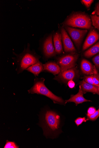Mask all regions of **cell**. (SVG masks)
Masks as SVG:
<instances>
[{"instance_id":"6da1fadb","label":"cell","mask_w":99,"mask_h":148,"mask_svg":"<svg viewBox=\"0 0 99 148\" xmlns=\"http://www.w3.org/2000/svg\"><path fill=\"white\" fill-rule=\"evenodd\" d=\"M13 54L16 57L14 58L17 68L16 70L18 74L26 70L29 67L37 62L40 58L35 51L30 49V45L27 44V47H25L23 51L18 55L13 52Z\"/></svg>"},{"instance_id":"7a4b0ae2","label":"cell","mask_w":99,"mask_h":148,"mask_svg":"<svg viewBox=\"0 0 99 148\" xmlns=\"http://www.w3.org/2000/svg\"><path fill=\"white\" fill-rule=\"evenodd\" d=\"M42 122L45 136L57 135L59 133L60 116L55 112L47 111L44 115Z\"/></svg>"},{"instance_id":"3957f363","label":"cell","mask_w":99,"mask_h":148,"mask_svg":"<svg viewBox=\"0 0 99 148\" xmlns=\"http://www.w3.org/2000/svg\"><path fill=\"white\" fill-rule=\"evenodd\" d=\"M45 79L43 78H36L33 87L28 90L29 93H36L45 96L51 99L55 103L64 105L65 101L62 99L54 95L46 86Z\"/></svg>"},{"instance_id":"277c9868","label":"cell","mask_w":99,"mask_h":148,"mask_svg":"<svg viewBox=\"0 0 99 148\" xmlns=\"http://www.w3.org/2000/svg\"><path fill=\"white\" fill-rule=\"evenodd\" d=\"M64 26L89 29L91 27V19L83 13H76L68 17L63 23Z\"/></svg>"},{"instance_id":"5b68a950","label":"cell","mask_w":99,"mask_h":148,"mask_svg":"<svg viewBox=\"0 0 99 148\" xmlns=\"http://www.w3.org/2000/svg\"><path fill=\"white\" fill-rule=\"evenodd\" d=\"M78 57L77 54L73 53L59 58L57 63L60 67L61 72L75 68Z\"/></svg>"},{"instance_id":"8992f818","label":"cell","mask_w":99,"mask_h":148,"mask_svg":"<svg viewBox=\"0 0 99 148\" xmlns=\"http://www.w3.org/2000/svg\"><path fill=\"white\" fill-rule=\"evenodd\" d=\"M71 37L77 47L79 48L84 36L88 32L87 30H80L73 28L68 26H64Z\"/></svg>"},{"instance_id":"52a82bcc","label":"cell","mask_w":99,"mask_h":148,"mask_svg":"<svg viewBox=\"0 0 99 148\" xmlns=\"http://www.w3.org/2000/svg\"><path fill=\"white\" fill-rule=\"evenodd\" d=\"M42 49L44 56L46 58H50L55 56L52 34H50L44 39L42 45Z\"/></svg>"},{"instance_id":"ba28073f","label":"cell","mask_w":99,"mask_h":148,"mask_svg":"<svg viewBox=\"0 0 99 148\" xmlns=\"http://www.w3.org/2000/svg\"><path fill=\"white\" fill-rule=\"evenodd\" d=\"M77 74V71L74 68L61 72L57 76H55L54 79L67 83L69 81L74 79Z\"/></svg>"},{"instance_id":"9c48e42d","label":"cell","mask_w":99,"mask_h":148,"mask_svg":"<svg viewBox=\"0 0 99 148\" xmlns=\"http://www.w3.org/2000/svg\"><path fill=\"white\" fill-rule=\"evenodd\" d=\"M62 41L64 51L66 52H75L76 50L70 37L64 27L61 29Z\"/></svg>"},{"instance_id":"30bf717a","label":"cell","mask_w":99,"mask_h":148,"mask_svg":"<svg viewBox=\"0 0 99 148\" xmlns=\"http://www.w3.org/2000/svg\"><path fill=\"white\" fill-rule=\"evenodd\" d=\"M99 39V34L94 29H91L82 47L84 51L88 49L97 42Z\"/></svg>"},{"instance_id":"8fae6325","label":"cell","mask_w":99,"mask_h":148,"mask_svg":"<svg viewBox=\"0 0 99 148\" xmlns=\"http://www.w3.org/2000/svg\"><path fill=\"white\" fill-rule=\"evenodd\" d=\"M53 41L56 54H61L63 53L62 35L57 32L53 34Z\"/></svg>"},{"instance_id":"7c38bea8","label":"cell","mask_w":99,"mask_h":148,"mask_svg":"<svg viewBox=\"0 0 99 148\" xmlns=\"http://www.w3.org/2000/svg\"><path fill=\"white\" fill-rule=\"evenodd\" d=\"M79 90L78 93L76 95H72L71 96L70 98L68 100H65V104L67 103L73 102L75 103L76 106L84 102L91 101L85 99L83 97L84 93L82 90L81 86H80Z\"/></svg>"},{"instance_id":"4fadbf2b","label":"cell","mask_w":99,"mask_h":148,"mask_svg":"<svg viewBox=\"0 0 99 148\" xmlns=\"http://www.w3.org/2000/svg\"><path fill=\"white\" fill-rule=\"evenodd\" d=\"M44 71L55 75H59L61 72L60 66L55 62H49L44 64Z\"/></svg>"},{"instance_id":"5bb4252c","label":"cell","mask_w":99,"mask_h":148,"mask_svg":"<svg viewBox=\"0 0 99 148\" xmlns=\"http://www.w3.org/2000/svg\"><path fill=\"white\" fill-rule=\"evenodd\" d=\"M81 69L82 73L85 75H90L94 73V66L86 60L83 59L82 60L81 64Z\"/></svg>"},{"instance_id":"9a60e30c","label":"cell","mask_w":99,"mask_h":148,"mask_svg":"<svg viewBox=\"0 0 99 148\" xmlns=\"http://www.w3.org/2000/svg\"><path fill=\"white\" fill-rule=\"evenodd\" d=\"M80 86L84 92H90L99 95V87L88 84L83 79L80 83Z\"/></svg>"},{"instance_id":"2e32d148","label":"cell","mask_w":99,"mask_h":148,"mask_svg":"<svg viewBox=\"0 0 99 148\" xmlns=\"http://www.w3.org/2000/svg\"><path fill=\"white\" fill-rule=\"evenodd\" d=\"M26 70L32 73L35 76H38L40 73L44 71V64L39 61L29 67Z\"/></svg>"},{"instance_id":"e0dca14e","label":"cell","mask_w":99,"mask_h":148,"mask_svg":"<svg viewBox=\"0 0 99 148\" xmlns=\"http://www.w3.org/2000/svg\"><path fill=\"white\" fill-rule=\"evenodd\" d=\"M99 53V42L86 51L84 56L87 58H90Z\"/></svg>"},{"instance_id":"ac0fdd59","label":"cell","mask_w":99,"mask_h":148,"mask_svg":"<svg viewBox=\"0 0 99 148\" xmlns=\"http://www.w3.org/2000/svg\"><path fill=\"white\" fill-rule=\"evenodd\" d=\"M94 66V72L93 74V79L94 83L96 86L99 87V74L97 71L95 66Z\"/></svg>"},{"instance_id":"d6986e66","label":"cell","mask_w":99,"mask_h":148,"mask_svg":"<svg viewBox=\"0 0 99 148\" xmlns=\"http://www.w3.org/2000/svg\"><path fill=\"white\" fill-rule=\"evenodd\" d=\"M91 17L93 26L99 31V16L95 15H91Z\"/></svg>"},{"instance_id":"ffe728a7","label":"cell","mask_w":99,"mask_h":148,"mask_svg":"<svg viewBox=\"0 0 99 148\" xmlns=\"http://www.w3.org/2000/svg\"><path fill=\"white\" fill-rule=\"evenodd\" d=\"M19 147L13 142H10L7 140L4 148H18Z\"/></svg>"},{"instance_id":"44dd1931","label":"cell","mask_w":99,"mask_h":148,"mask_svg":"<svg viewBox=\"0 0 99 148\" xmlns=\"http://www.w3.org/2000/svg\"><path fill=\"white\" fill-rule=\"evenodd\" d=\"M93 75L89 76H84L83 77L84 80L88 84L96 86L93 82Z\"/></svg>"},{"instance_id":"7402d4cb","label":"cell","mask_w":99,"mask_h":148,"mask_svg":"<svg viewBox=\"0 0 99 148\" xmlns=\"http://www.w3.org/2000/svg\"><path fill=\"white\" fill-rule=\"evenodd\" d=\"M87 120L85 117H79L75 121V122L78 126L81 125L83 122H86Z\"/></svg>"},{"instance_id":"603a6c76","label":"cell","mask_w":99,"mask_h":148,"mask_svg":"<svg viewBox=\"0 0 99 148\" xmlns=\"http://www.w3.org/2000/svg\"><path fill=\"white\" fill-rule=\"evenodd\" d=\"M99 116V110H98L93 114L88 117L89 119L94 121Z\"/></svg>"},{"instance_id":"cb8c5ba5","label":"cell","mask_w":99,"mask_h":148,"mask_svg":"<svg viewBox=\"0 0 99 148\" xmlns=\"http://www.w3.org/2000/svg\"><path fill=\"white\" fill-rule=\"evenodd\" d=\"M92 61L97 69L99 68V54L92 59Z\"/></svg>"},{"instance_id":"d4e9b609","label":"cell","mask_w":99,"mask_h":148,"mask_svg":"<svg viewBox=\"0 0 99 148\" xmlns=\"http://www.w3.org/2000/svg\"><path fill=\"white\" fill-rule=\"evenodd\" d=\"M93 1H93V0H82V1H81L82 3L87 8H89L90 7Z\"/></svg>"},{"instance_id":"484cf974","label":"cell","mask_w":99,"mask_h":148,"mask_svg":"<svg viewBox=\"0 0 99 148\" xmlns=\"http://www.w3.org/2000/svg\"><path fill=\"white\" fill-rule=\"evenodd\" d=\"M96 111L94 107H90L87 111V117L89 116L94 114Z\"/></svg>"},{"instance_id":"4316f807","label":"cell","mask_w":99,"mask_h":148,"mask_svg":"<svg viewBox=\"0 0 99 148\" xmlns=\"http://www.w3.org/2000/svg\"><path fill=\"white\" fill-rule=\"evenodd\" d=\"M69 87L70 88H73L75 86V84L73 80L69 81L67 83Z\"/></svg>"},{"instance_id":"83f0119b","label":"cell","mask_w":99,"mask_h":148,"mask_svg":"<svg viewBox=\"0 0 99 148\" xmlns=\"http://www.w3.org/2000/svg\"><path fill=\"white\" fill-rule=\"evenodd\" d=\"M95 12V14L99 16V2L96 5Z\"/></svg>"},{"instance_id":"f1b7e54d","label":"cell","mask_w":99,"mask_h":148,"mask_svg":"<svg viewBox=\"0 0 99 148\" xmlns=\"http://www.w3.org/2000/svg\"><path fill=\"white\" fill-rule=\"evenodd\" d=\"M98 110H99V109H98Z\"/></svg>"}]
</instances>
